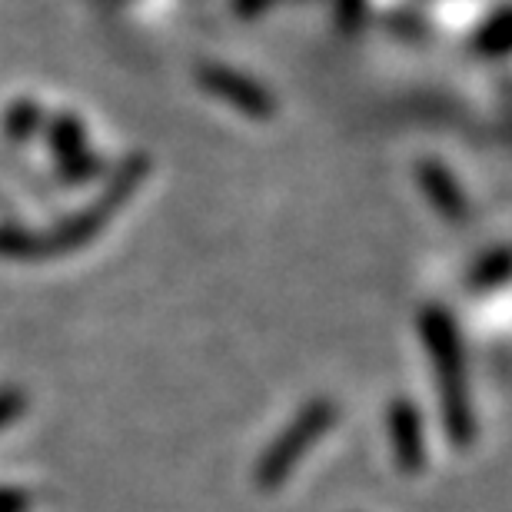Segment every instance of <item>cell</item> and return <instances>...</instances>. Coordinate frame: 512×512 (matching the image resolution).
<instances>
[{"label": "cell", "mask_w": 512, "mask_h": 512, "mask_svg": "<svg viewBox=\"0 0 512 512\" xmlns=\"http://www.w3.org/2000/svg\"><path fill=\"white\" fill-rule=\"evenodd\" d=\"M20 509V499L14 493H0V512H17Z\"/></svg>", "instance_id": "cell-1"}]
</instances>
